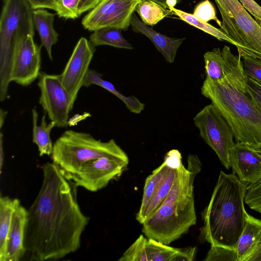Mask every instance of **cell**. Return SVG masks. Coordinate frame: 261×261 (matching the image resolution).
Segmentation results:
<instances>
[{"mask_svg": "<svg viewBox=\"0 0 261 261\" xmlns=\"http://www.w3.org/2000/svg\"><path fill=\"white\" fill-rule=\"evenodd\" d=\"M193 14L206 22L214 20L220 28H222L221 21L217 18L215 9L209 0H204L198 4L195 7Z\"/></svg>", "mask_w": 261, "mask_h": 261, "instance_id": "cell-34", "label": "cell"}, {"mask_svg": "<svg viewBox=\"0 0 261 261\" xmlns=\"http://www.w3.org/2000/svg\"><path fill=\"white\" fill-rule=\"evenodd\" d=\"M142 0H101L83 18L82 24L90 31L114 28L127 30L137 5Z\"/></svg>", "mask_w": 261, "mask_h": 261, "instance_id": "cell-11", "label": "cell"}, {"mask_svg": "<svg viewBox=\"0 0 261 261\" xmlns=\"http://www.w3.org/2000/svg\"><path fill=\"white\" fill-rule=\"evenodd\" d=\"M95 52L94 46L85 37L75 45L62 73L61 82L74 104L83 86L85 78Z\"/></svg>", "mask_w": 261, "mask_h": 261, "instance_id": "cell-13", "label": "cell"}, {"mask_svg": "<svg viewBox=\"0 0 261 261\" xmlns=\"http://www.w3.org/2000/svg\"><path fill=\"white\" fill-rule=\"evenodd\" d=\"M244 261H261V233L252 250Z\"/></svg>", "mask_w": 261, "mask_h": 261, "instance_id": "cell-39", "label": "cell"}, {"mask_svg": "<svg viewBox=\"0 0 261 261\" xmlns=\"http://www.w3.org/2000/svg\"><path fill=\"white\" fill-rule=\"evenodd\" d=\"M169 9L172 11V14L177 15L181 20L213 36L220 41H225L234 45L233 42L221 29L215 28L208 22L196 17L193 14L188 13L174 7H171Z\"/></svg>", "mask_w": 261, "mask_h": 261, "instance_id": "cell-28", "label": "cell"}, {"mask_svg": "<svg viewBox=\"0 0 261 261\" xmlns=\"http://www.w3.org/2000/svg\"><path fill=\"white\" fill-rule=\"evenodd\" d=\"M257 151L259 153V154L261 155V147L259 148H258L256 149Z\"/></svg>", "mask_w": 261, "mask_h": 261, "instance_id": "cell-43", "label": "cell"}, {"mask_svg": "<svg viewBox=\"0 0 261 261\" xmlns=\"http://www.w3.org/2000/svg\"><path fill=\"white\" fill-rule=\"evenodd\" d=\"M261 233V220L247 213L243 232L237 243L238 261H244L252 250Z\"/></svg>", "mask_w": 261, "mask_h": 261, "instance_id": "cell-21", "label": "cell"}, {"mask_svg": "<svg viewBox=\"0 0 261 261\" xmlns=\"http://www.w3.org/2000/svg\"><path fill=\"white\" fill-rule=\"evenodd\" d=\"M101 0H57V14L65 19H75L94 9Z\"/></svg>", "mask_w": 261, "mask_h": 261, "instance_id": "cell-25", "label": "cell"}, {"mask_svg": "<svg viewBox=\"0 0 261 261\" xmlns=\"http://www.w3.org/2000/svg\"><path fill=\"white\" fill-rule=\"evenodd\" d=\"M51 155L65 174L73 173L84 163L101 157L129 162L127 155L114 139L102 142L90 134L72 130L65 131L56 141Z\"/></svg>", "mask_w": 261, "mask_h": 261, "instance_id": "cell-5", "label": "cell"}, {"mask_svg": "<svg viewBox=\"0 0 261 261\" xmlns=\"http://www.w3.org/2000/svg\"><path fill=\"white\" fill-rule=\"evenodd\" d=\"M46 114L42 116L41 123L38 125V112L35 109H32L33 142L37 146L40 156L51 155L53 151L54 144L50 135L51 130L56 126V124L52 121L47 123Z\"/></svg>", "mask_w": 261, "mask_h": 261, "instance_id": "cell-22", "label": "cell"}, {"mask_svg": "<svg viewBox=\"0 0 261 261\" xmlns=\"http://www.w3.org/2000/svg\"><path fill=\"white\" fill-rule=\"evenodd\" d=\"M40 90L39 103L50 121L63 127L68 123V117L74 104L63 85L60 75L41 72L38 77Z\"/></svg>", "mask_w": 261, "mask_h": 261, "instance_id": "cell-10", "label": "cell"}, {"mask_svg": "<svg viewBox=\"0 0 261 261\" xmlns=\"http://www.w3.org/2000/svg\"><path fill=\"white\" fill-rule=\"evenodd\" d=\"M128 163L116 158L101 157L84 163L73 173L64 174L77 187L96 192L107 186L110 181L119 178Z\"/></svg>", "mask_w": 261, "mask_h": 261, "instance_id": "cell-9", "label": "cell"}, {"mask_svg": "<svg viewBox=\"0 0 261 261\" xmlns=\"http://www.w3.org/2000/svg\"><path fill=\"white\" fill-rule=\"evenodd\" d=\"M31 8L34 10L40 9H48L56 11L57 0H27Z\"/></svg>", "mask_w": 261, "mask_h": 261, "instance_id": "cell-38", "label": "cell"}, {"mask_svg": "<svg viewBox=\"0 0 261 261\" xmlns=\"http://www.w3.org/2000/svg\"><path fill=\"white\" fill-rule=\"evenodd\" d=\"M232 172L242 182L253 184L261 178V155L248 145L235 143L229 151Z\"/></svg>", "mask_w": 261, "mask_h": 261, "instance_id": "cell-14", "label": "cell"}, {"mask_svg": "<svg viewBox=\"0 0 261 261\" xmlns=\"http://www.w3.org/2000/svg\"><path fill=\"white\" fill-rule=\"evenodd\" d=\"M55 14L44 9L34 10L33 18L35 28L50 60H53L52 47L57 42L59 35L54 27Z\"/></svg>", "mask_w": 261, "mask_h": 261, "instance_id": "cell-18", "label": "cell"}, {"mask_svg": "<svg viewBox=\"0 0 261 261\" xmlns=\"http://www.w3.org/2000/svg\"><path fill=\"white\" fill-rule=\"evenodd\" d=\"M193 121L202 139L215 152L223 166L230 169L229 151L235 143L234 136L219 110L211 103L196 114Z\"/></svg>", "mask_w": 261, "mask_h": 261, "instance_id": "cell-8", "label": "cell"}, {"mask_svg": "<svg viewBox=\"0 0 261 261\" xmlns=\"http://www.w3.org/2000/svg\"><path fill=\"white\" fill-rule=\"evenodd\" d=\"M27 210L20 203L17 206L7 236L5 261H19L25 254L24 246Z\"/></svg>", "mask_w": 261, "mask_h": 261, "instance_id": "cell-17", "label": "cell"}, {"mask_svg": "<svg viewBox=\"0 0 261 261\" xmlns=\"http://www.w3.org/2000/svg\"><path fill=\"white\" fill-rule=\"evenodd\" d=\"M178 3V0H166V4L169 9L171 7H174Z\"/></svg>", "mask_w": 261, "mask_h": 261, "instance_id": "cell-41", "label": "cell"}, {"mask_svg": "<svg viewBox=\"0 0 261 261\" xmlns=\"http://www.w3.org/2000/svg\"><path fill=\"white\" fill-rule=\"evenodd\" d=\"M153 1L160 5L162 6L166 9H168L167 4H166V0H151ZM182 0H178V3H179Z\"/></svg>", "mask_w": 261, "mask_h": 261, "instance_id": "cell-42", "label": "cell"}, {"mask_svg": "<svg viewBox=\"0 0 261 261\" xmlns=\"http://www.w3.org/2000/svg\"><path fill=\"white\" fill-rule=\"evenodd\" d=\"M121 30L103 28L93 31L89 41L94 46L109 45L117 48L133 49V46L123 37Z\"/></svg>", "mask_w": 261, "mask_h": 261, "instance_id": "cell-24", "label": "cell"}, {"mask_svg": "<svg viewBox=\"0 0 261 261\" xmlns=\"http://www.w3.org/2000/svg\"><path fill=\"white\" fill-rule=\"evenodd\" d=\"M146 238L141 234L130 247L125 250L118 260L149 261L146 251L148 240Z\"/></svg>", "mask_w": 261, "mask_h": 261, "instance_id": "cell-31", "label": "cell"}, {"mask_svg": "<svg viewBox=\"0 0 261 261\" xmlns=\"http://www.w3.org/2000/svg\"><path fill=\"white\" fill-rule=\"evenodd\" d=\"M206 78L218 83L224 79V60L221 50L215 48L203 55Z\"/></svg>", "mask_w": 261, "mask_h": 261, "instance_id": "cell-29", "label": "cell"}, {"mask_svg": "<svg viewBox=\"0 0 261 261\" xmlns=\"http://www.w3.org/2000/svg\"><path fill=\"white\" fill-rule=\"evenodd\" d=\"M7 114V112L1 109L0 110V128L2 129L4 124L5 119Z\"/></svg>", "mask_w": 261, "mask_h": 261, "instance_id": "cell-40", "label": "cell"}, {"mask_svg": "<svg viewBox=\"0 0 261 261\" xmlns=\"http://www.w3.org/2000/svg\"><path fill=\"white\" fill-rule=\"evenodd\" d=\"M188 166L177 167L172 187L160 207L142 223L147 238L169 245L186 233L196 223L194 182L200 171L201 162L196 155H189Z\"/></svg>", "mask_w": 261, "mask_h": 261, "instance_id": "cell-2", "label": "cell"}, {"mask_svg": "<svg viewBox=\"0 0 261 261\" xmlns=\"http://www.w3.org/2000/svg\"><path fill=\"white\" fill-rule=\"evenodd\" d=\"M137 12L142 21L149 26H153L167 15L172 14V11L151 0H142L137 6Z\"/></svg>", "mask_w": 261, "mask_h": 261, "instance_id": "cell-26", "label": "cell"}, {"mask_svg": "<svg viewBox=\"0 0 261 261\" xmlns=\"http://www.w3.org/2000/svg\"><path fill=\"white\" fill-rule=\"evenodd\" d=\"M0 18V100L7 98L14 43L24 34L34 35L33 10L27 0H2Z\"/></svg>", "mask_w": 261, "mask_h": 261, "instance_id": "cell-6", "label": "cell"}, {"mask_svg": "<svg viewBox=\"0 0 261 261\" xmlns=\"http://www.w3.org/2000/svg\"><path fill=\"white\" fill-rule=\"evenodd\" d=\"M221 53L224 63L225 75L222 82H226L244 92H247L248 77L244 71L241 57L233 55L227 45L224 46Z\"/></svg>", "mask_w": 261, "mask_h": 261, "instance_id": "cell-19", "label": "cell"}, {"mask_svg": "<svg viewBox=\"0 0 261 261\" xmlns=\"http://www.w3.org/2000/svg\"><path fill=\"white\" fill-rule=\"evenodd\" d=\"M204 261H238L236 249L211 245Z\"/></svg>", "mask_w": 261, "mask_h": 261, "instance_id": "cell-32", "label": "cell"}, {"mask_svg": "<svg viewBox=\"0 0 261 261\" xmlns=\"http://www.w3.org/2000/svg\"><path fill=\"white\" fill-rule=\"evenodd\" d=\"M246 89L261 110V85L248 77Z\"/></svg>", "mask_w": 261, "mask_h": 261, "instance_id": "cell-36", "label": "cell"}, {"mask_svg": "<svg viewBox=\"0 0 261 261\" xmlns=\"http://www.w3.org/2000/svg\"><path fill=\"white\" fill-rule=\"evenodd\" d=\"M20 203L18 199L8 196L0 198V261L6 260V242L14 212Z\"/></svg>", "mask_w": 261, "mask_h": 261, "instance_id": "cell-23", "label": "cell"}, {"mask_svg": "<svg viewBox=\"0 0 261 261\" xmlns=\"http://www.w3.org/2000/svg\"><path fill=\"white\" fill-rule=\"evenodd\" d=\"M130 25L134 32L144 35L152 42L166 62H174L177 50L185 38H173L163 35L144 23L135 13L130 20Z\"/></svg>", "mask_w": 261, "mask_h": 261, "instance_id": "cell-16", "label": "cell"}, {"mask_svg": "<svg viewBox=\"0 0 261 261\" xmlns=\"http://www.w3.org/2000/svg\"><path fill=\"white\" fill-rule=\"evenodd\" d=\"M222 18L221 29L233 42L238 56L261 60V26L239 0H215Z\"/></svg>", "mask_w": 261, "mask_h": 261, "instance_id": "cell-7", "label": "cell"}, {"mask_svg": "<svg viewBox=\"0 0 261 261\" xmlns=\"http://www.w3.org/2000/svg\"><path fill=\"white\" fill-rule=\"evenodd\" d=\"M180 248L148 238L146 251L149 261H175Z\"/></svg>", "mask_w": 261, "mask_h": 261, "instance_id": "cell-30", "label": "cell"}, {"mask_svg": "<svg viewBox=\"0 0 261 261\" xmlns=\"http://www.w3.org/2000/svg\"><path fill=\"white\" fill-rule=\"evenodd\" d=\"M245 203L261 214V178L256 182L248 185Z\"/></svg>", "mask_w": 261, "mask_h": 261, "instance_id": "cell-33", "label": "cell"}, {"mask_svg": "<svg viewBox=\"0 0 261 261\" xmlns=\"http://www.w3.org/2000/svg\"><path fill=\"white\" fill-rule=\"evenodd\" d=\"M170 166L168 162L164 159V162L146 178L141 205L136 216H140L144 212L148 202L168 171Z\"/></svg>", "mask_w": 261, "mask_h": 261, "instance_id": "cell-27", "label": "cell"}, {"mask_svg": "<svg viewBox=\"0 0 261 261\" xmlns=\"http://www.w3.org/2000/svg\"><path fill=\"white\" fill-rule=\"evenodd\" d=\"M34 36L24 34L15 42L11 64L10 80L22 86L31 84L40 74L41 45Z\"/></svg>", "mask_w": 261, "mask_h": 261, "instance_id": "cell-12", "label": "cell"}, {"mask_svg": "<svg viewBox=\"0 0 261 261\" xmlns=\"http://www.w3.org/2000/svg\"><path fill=\"white\" fill-rule=\"evenodd\" d=\"M247 11L261 26V7L254 0H239Z\"/></svg>", "mask_w": 261, "mask_h": 261, "instance_id": "cell-37", "label": "cell"}, {"mask_svg": "<svg viewBox=\"0 0 261 261\" xmlns=\"http://www.w3.org/2000/svg\"><path fill=\"white\" fill-rule=\"evenodd\" d=\"M241 58L247 76L261 85V60L249 56Z\"/></svg>", "mask_w": 261, "mask_h": 261, "instance_id": "cell-35", "label": "cell"}, {"mask_svg": "<svg viewBox=\"0 0 261 261\" xmlns=\"http://www.w3.org/2000/svg\"><path fill=\"white\" fill-rule=\"evenodd\" d=\"M248 184L234 173L220 171L210 202L202 214L201 233L211 245L236 249L245 223V198Z\"/></svg>", "mask_w": 261, "mask_h": 261, "instance_id": "cell-3", "label": "cell"}, {"mask_svg": "<svg viewBox=\"0 0 261 261\" xmlns=\"http://www.w3.org/2000/svg\"><path fill=\"white\" fill-rule=\"evenodd\" d=\"M101 74L92 69H89L85 78L83 86L88 87L96 85L111 92L125 105L127 109L134 114H140L144 109L145 104L134 96H126L119 92L111 82L102 77Z\"/></svg>", "mask_w": 261, "mask_h": 261, "instance_id": "cell-20", "label": "cell"}, {"mask_svg": "<svg viewBox=\"0 0 261 261\" xmlns=\"http://www.w3.org/2000/svg\"><path fill=\"white\" fill-rule=\"evenodd\" d=\"M170 166L156 190L148 202L144 212L141 215L136 216V220L142 223L160 207L169 194L175 180L177 167L182 162L180 152L177 149L168 151L165 156Z\"/></svg>", "mask_w": 261, "mask_h": 261, "instance_id": "cell-15", "label": "cell"}, {"mask_svg": "<svg viewBox=\"0 0 261 261\" xmlns=\"http://www.w3.org/2000/svg\"><path fill=\"white\" fill-rule=\"evenodd\" d=\"M201 93L222 114L237 142L261 147V110L248 92L205 78Z\"/></svg>", "mask_w": 261, "mask_h": 261, "instance_id": "cell-4", "label": "cell"}, {"mask_svg": "<svg viewBox=\"0 0 261 261\" xmlns=\"http://www.w3.org/2000/svg\"><path fill=\"white\" fill-rule=\"evenodd\" d=\"M42 169V186L27 210L24 246L30 260H57L75 252L89 221L79 205L75 183L54 162Z\"/></svg>", "mask_w": 261, "mask_h": 261, "instance_id": "cell-1", "label": "cell"}]
</instances>
